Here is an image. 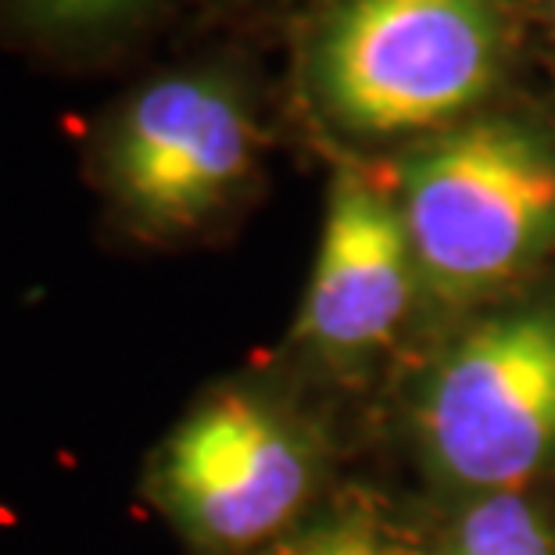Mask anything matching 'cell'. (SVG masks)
<instances>
[{"mask_svg": "<svg viewBox=\"0 0 555 555\" xmlns=\"http://www.w3.org/2000/svg\"><path fill=\"white\" fill-rule=\"evenodd\" d=\"M280 555H387V548L370 534V530L337 527V530H319V534H309L305 541H298V545H291Z\"/></svg>", "mask_w": 555, "mask_h": 555, "instance_id": "cell-9", "label": "cell"}, {"mask_svg": "<svg viewBox=\"0 0 555 555\" xmlns=\"http://www.w3.org/2000/svg\"><path fill=\"white\" fill-rule=\"evenodd\" d=\"M427 452L448 477L516 491L555 459V309L488 319L448 351L420 405Z\"/></svg>", "mask_w": 555, "mask_h": 555, "instance_id": "cell-4", "label": "cell"}, {"mask_svg": "<svg viewBox=\"0 0 555 555\" xmlns=\"http://www.w3.org/2000/svg\"><path fill=\"white\" fill-rule=\"evenodd\" d=\"M401 216L434 291L499 287L555 241V147L513 119L459 126L409 162Z\"/></svg>", "mask_w": 555, "mask_h": 555, "instance_id": "cell-3", "label": "cell"}, {"mask_svg": "<svg viewBox=\"0 0 555 555\" xmlns=\"http://www.w3.org/2000/svg\"><path fill=\"white\" fill-rule=\"evenodd\" d=\"M412 276L416 251L401 205L362 172H340L330 191L298 334L326 351L380 345L409 309Z\"/></svg>", "mask_w": 555, "mask_h": 555, "instance_id": "cell-6", "label": "cell"}, {"mask_svg": "<svg viewBox=\"0 0 555 555\" xmlns=\"http://www.w3.org/2000/svg\"><path fill=\"white\" fill-rule=\"evenodd\" d=\"M165 0H0V43L40 62H82L126 43Z\"/></svg>", "mask_w": 555, "mask_h": 555, "instance_id": "cell-7", "label": "cell"}, {"mask_svg": "<svg viewBox=\"0 0 555 555\" xmlns=\"http://www.w3.org/2000/svg\"><path fill=\"white\" fill-rule=\"evenodd\" d=\"M309 480V452L291 420L266 398L227 387L165 437L151 494L194 545L233 552L276 534Z\"/></svg>", "mask_w": 555, "mask_h": 555, "instance_id": "cell-5", "label": "cell"}, {"mask_svg": "<svg viewBox=\"0 0 555 555\" xmlns=\"http://www.w3.org/2000/svg\"><path fill=\"white\" fill-rule=\"evenodd\" d=\"M502 47L499 0H337L315 33L312 79L345 129L391 137L474 108Z\"/></svg>", "mask_w": 555, "mask_h": 555, "instance_id": "cell-2", "label": "cell"}, {"mask_svg": "<svg viewBox=\"0 0 555 555\" xmlns=\"http://www.w3.org/2000/svg\"><path fill=\"white\" fill-rule=\"evenodd\" d=\"M90 162L126 230L144 241L197 237L237 208L255 180L251 98L230 65L165 68L108 112Z\"/></svg>", "mask_w": 555, "mask_h": 555, "instance_id": "cell-1", "label": "cell"}, {"mask_svg": "<svg viewBox=\"0 0 555 555\" xmlns=\"http://www.w3.org/2000/svg\"><path fill=\"white\" fill-rule=\"evenodd\" d=\"M444 555H555V541L527 499L494 491L459 519Z\"/></svg>", "mask_w": 555, "mask_h": 555, "instance_id": "cell-8", "label": "cell"}]
</instances>
